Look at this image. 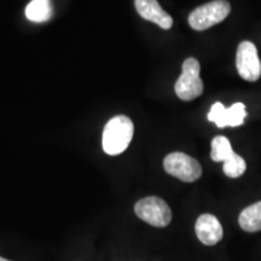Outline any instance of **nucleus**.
Segmentation results:
<instances>
[{
	"mask_svg": "<svg viewBox=\"0 0 261 261\" xmlns=\"http://www.w3.org/2000/svg\"><path fill=\"white\" fill-rule=\"evenodd\" d=\"M135 126L132 120L125 115H117L109 120L102 136L103 150L108 155L122 154L133 138Z\"/></svg>",
	"mask_w": 261,
	"mask_h": 261,
	"instance_id": "f257e3e1",
	"label": "nucleus"
},
{
	"mask_svg": "<svg viewBox=\"0 0 261 261\" xmlns=\"http://www.w3.org/2000/svg\"><path fill=\"white\" fill-rule=\"evenodd\" d=\"M231 11V5L226 0H213L198 6L189 16V24L195 31H205L223 22Z\"/></svg>",
	"mask_w": 261,
	"mask_h": 261,
	"instance_id": "f03ea898",
	"label": "nucleus"
},
{
	"mask_svg": "<svg viewBox=\"0 0 261 261\" xmlns=\"http://www.w3.org/2000/svg\"><path fill=\"white\" fill-rule=\"evenodd\" d=\"M201 65L196 58H187L182 63V71L175 83L174 90L181 100L189 102L200 97L203 92V83L200 77Z\"/></svg>",
	"mask_w": 261,
	"mask_h": 261,
	"instance_id": "7ed1b4c3",
	"label": "nucleus"
},
{
	"mask_svg": "<svg viewBox=\"0 0 261 261\" xmlns=\"http://www.w3.org/2000/svg\"><path fill=\"white\" fill-rule=\"evenodd\" d=\"M137 217L155 227H166L172 220V211L162 198L156 196L142 198L135 205Z\"/></svg>",
	"mask_w": 261,
	"mask_h": 261,
	"instance_id": "20e7f679",
	"label": "nucleus"
},
{
	"mask_svg": "<svg viewBox=\"0 0 261 261\" xmlns=\"http://www.w3.org/2000/svg\"><path fill=\"white\" fill-rule=\"evenodd\" d=\"M163 167L168 174L185 182H194L202 175V167L197 160L184 152H172L166 156Z\"/></svg>",
	"mask_w": 261,
	"mask_h": 261,
	"instance_id": "39448f33",
	"label": "nucleus"
},
{
	"mask_svg": "<svg viewBox=\"0 0 261 261\" xmlns=\"http://www.w3.org/2000/svg\"><path fill=\"white\" fill-rule=\"evenodd\" d=\"M236 67L242 79L256 81L261 75V62L256 46L250 41H243L238 45L236 55Z\"/></svg>",
	"mask_w": 261,
	"mask_h": 261,
	"instance_id": "423d86ee",
	"label": "nucleus"
},
{
	"mask_svg": "<svg viewBox=\"0 0 261 261\" xmlns=\"http://www.w3.org/2000/svg\"><path fill=\"white\" fill-rule=\"evenodd\" d=\"M246 116V106L243 103H234L230 108H225L223 104L217 102L208 113V120L215 122V125L220 128L226 126L237 127L243 125Z\"/></svg>",
	"mask_w": 261,
	"mask_h": 261,
	"instance_id": "0eeeda50",
	"label": "nucleus"
},
{
	"mask_svg": "<svg viewBox=\"0 0 261 261\" xmlns=\"http://www.w3.org/2000/svg\"><path fill=\"white\" fill-rule=\"evenodd\" d=\"M196 236L205 246H214L224 236L223 226L217 217L212 214H202L195 225Z\"/></svg>",
	"mask_w": 261,
	"mask_h": 261,
	"instance_id": "6e6552de",
	"label": "nucleus"
},
{
	"mask_svg": "<svg viewBox=\"0 0 261 261\" xmlns=\"http://www.w3.org/2000/svg\"><path fill=\"white\" fill-rule=\"evenodd\" d=\"M137 12L146 21L154 22L162 29H171L173 18L161 8L158 0H135Z\"/></svg>",
	"mask_w": 261,
	"mask_h": 261,
	"instance_id": "1a4fd4ad",
	"label": "nucleus"
},
{
	"mask_svg": "<svg viewBox=\"0 0 261 261\" xmlns=\"http://www.w3.org/2000/svg\"><path fill=\"white\" fill-rule=\"evenodd\" d=\"M52 15H54V8L51 0H32L25 8V17L37 23L48 21Z\"/></svg>",
	"mask_w": 261,
	"mask_h": 261,
	"instance_id": "9d476101",
	"label": "nucleus"
},
{
	"mask_svg": "<svg viewBox=\"0 0 261 261\" xmlns=\"http://www.w3.org/2000/svg\"><path fill=\"white\" fill-rule=\"evenodd\" d=\"M240 226L247 232H257L261 230V201L256 202L241 212L238 218Z\"/></svg>",
	"mask_w": 261,
	"mask_h": 261,
	"instance_id": "9b49d317",
	"label": "nucleus"
},
{
	"mask_svg": "<svg viewBox=\"0 0 261 261\" xmlns=\"http://www.w3.org/2000/svg\"><path fill=\"white\" fill-rule=\"evenodd\" d=\"M234 154L230 140L224 136H218L212 140L211 158L215 162H225Z\"/></svg>",
	"mask_w": 261,
	"mask_h": 261,
	"instance_id": "f8f14e48",
	"label": "nucleus"
},
{
	"mask_svg": "<svg viewBox=\"0 0 261 261\" xmlns=\"http://www.w3.org/2000/svg\"><path fill=\"white\" fill-rule=\"evenodd\" d=\"M247 169V163L242 156L237 155L236 152L230 159L224 162L223 171L228 178H238L244 174Z\"/></svg>",
	"mask_w": 261,
	"mask_h": 261,
	"instance_id": "ddd939ff",
	"label": "nucleus"
},
{
	"mask_svg": "<svg viewBox=\"0 0 261 261\" xmlns=\"http://www.w3.org/2000/svg\"><path fill=\"white\" fill-rule=\"evenodd\" d=\"M0 261H10V260H8V259H4V257L0 256Z\"/></svg>",
	"mask_w": 261,
	"mask_h": 261,
	"instance_id": "4468645a",
	"label": "nucleus"
}]
</instances>
